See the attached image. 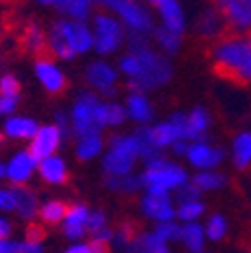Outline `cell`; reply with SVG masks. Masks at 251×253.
I'll use <instances>...</instances> for the list:
<instances>
[{"label": "cell", "instance_id": "6da1fadb", "mask_svg": "<svg viewBox=\"0 0 251 253\" xmlns=\"http://www.w3.org/2000/svg\"><path fill=\"white\" fill-rule=\"evenodd\" d=\"M209 56L219 77L251 84V33H225L211 42Z\"/></svg>", "mask_w": 251, "mask_h": 253}, {"label": "cell", "instance_id": "7a4b0ae2", "mask_svg": "<svg viewBox=\"0 0 251 253\" xmlns=\"http://www.w3.org/2000/svg\"><path fill=\"white\" fill-rule=\"evenodd\" d=\"M131 50H135L141 58V67L139 73L135 77H131L129 86L135 90H153V88H159L163 84H167L173 79V67L167 56L159 54L149 48V44L145 42L143 35H135L131 39Z\"/></svg>", "mask_w": 251, "mask_h": 253}, {"label": "cell", "instance_id": "3957f363", "mask_svg": "<svg viewBox=\"0 0 251 253\" xmlns=\"http://www.w3.org/2000/svg\"><path fill=\"white\" fill-rule=\"evenodd\" d=\"M145 179V187L147 185H159L165 187L169 191H177L181 185H185L189 181V173H187L185 167H181L179 163L167 161L165 157H153V159L147 161V169L143 173Z\"/></svg>", "mask_w": 251, "mask_h": 253}, {"label": "cell", "instance_id": "277c9868", "mask_svg": "<svg viewBox=\"0 0 251 253\" xmlns=\"http://www.w3.org/2000/svg\"><path fill=\"white\" fill-rule=\"evenodd\" d=\"M137 157H139V147H137L135 137H113L111 153L105 157L103 167L109 177L129 175Z\"/></svg>", "mask_w": 251, "mask_h": 253}, {"label": "cell", "instance_id": "5b68a950", "mask_svg": "<svg viewBox=\"0 0 251 253\" xmlns=\"http://www.w3.org/2000/svg\"><path fill=\"white\" fill-rule=\"evenodd\" d=\"M183 159L197 171H201V169H217L227 159V151L221 145H217V143L209 141L207 137H203V139L189 141V147H187Z\"/></svg>", "mask_w": 251, "mask_h": 253}, {"label": "cell", "instance_id": "8992f818", "mask_svg": "<svg viewBox=\"0 0 251 253\" xmlns=\"http://www.w3.org/2000/svg\"><path fill=\"white\" fill-rule=\"evenodd\" d=\"M101 4L117 10L135 35L145 37L147 33H151V30L155 28L153 26V16L149 14V10L139 2V0H101Z\"/></svg>", "mask_w": 251, "mask_h": 253}, {"label": "cell", "instance_id": "52a82bcc", "mask_svg": "<svg viewBox=\"0 0 251 253\" xmlns=\"http://www.w3.org/2000/svg\"><path fill=\"white\" fill-rule=\"evenodd\" d=\"M143 213L153 221H169L177 217V205L169 189L159 185H147V195L141 201Z\"/></svg>", "mask_w": 251, "mask_h": 253}, {"label": "cell", "instance_id": "ba28073f", "mask_svg": "<svg viewBox=\"0 0 251 253\" xmlns=\"http://www.w3.org/2000/svg\"><path fill=\"white\" fill-rule=\"evenodd\" d=\"M229 33H251V0H215Z\"/></svg>", "mask_w": 251, "mask_h": 253}, {"label": "cell", "instance_id": "9c48e42d", "mask_svg": "<svg viewBox=\"0 0 251 253\" xmlns=\"http://www.w3.org/2000/svg\"><path fill=\"white\" fill-rule=\"evenodd\" d=\"M97 107H99L97 99L88 92L83 94L77 101L75 111H73V123H75V129L81 137L88 135V133H97L101 129L99 119H97Z\"/></svg>", "mask_w": 251, "mask_h": 253}, {"label": "cell", "instance_id": "30bf717a", "mask_svg": "<svg viewBox=\"0 0 251 253\" xmlns=\"http://www.w3.org/2000/svg\"><path fill=\"white\" fill-rule=\"evenodd\" d=\"M95 28H97V39L92 41L95 48L103 54L113 52L123 39V30H121L119 22L107 14H99L95 18Z\"/></svg>", "mask_w": 251, "mask_h": 253}, {"label": "cell", "instance_id": "8fae6325", "mask_svg": "<svg viewBox=\"0 0 251 253\" xmlns=\"http://www.w3.org/2000/svg\"><path fill=\"white\" fill-rule=\"evenodd\" d=\"M195 33H197L199 39H203L207 42H213L219 37H223L225 33H229V30H227L223 14L219 12L217 6H213V8H205L197 16V20H195Z\"/></svg>", "mask_w": 251, "mask_h": 253}, {"label": "cell", "instance_id": "7c38bea8", "mask_svg": "<svg viewBox=\"0 0 251 253\" xmlns=\"http://www.w3.org/2000/svg\"><path fill=\"white\" fill-rule=\"evenodd\" d=\"M227 157L235 171L239 173L251 171V129H243L233 135Z\"/></svg>", "mask_w": 251, "mask_h": 253}, {"label": "cell", "instance_id": "4fadbf2b", "mask_svg": "<svg viewBox=\"0 0 251 253\" xmlns=\"http://www.w3.org/2000/svg\"><path fill=\"white\" fill-rule=\"evenodd\" d=\"M58 143H60V126L46 125V126H41V129L35 133L33 145H30L28 153L33 155L37 161H41L56 151Z\"/></svg>", "mask_w": 251, "mask_h": 253}, {"label": "cell", "instance_id": "5bb4252c", "mask_svg": "<svg viewBox=\"0 0 251 253\" xmlns=\"http://www.w3.org/2000/svg\"><path fill=\"white\" fill-rule=\"evenodd\" d=\"M147 2L157 8L163 26L175 30L179 35L185 33L187 20H185V12H183V6H181L179 0H147Z\"/></svg>", "mask_w": 251, "mask_h": 253}, {"label": "cell", "instance_id": "9a60e30c", "mask_svg": "<svg viewBox=\"0 0 251 253\" xmlns=\"http://www.w3.org/2000/svg\"><path fill=\"white\" fill-rule=\"evenodd\" d=\"M54 28L75 52H86L92 46V37L81 22H56Z\"/></svg>", "mask_w": 251, "mask_h": 253}, {"label": "cell", "instance_id": "2e32d148", "mask_svg": "<svg viewBox=\"0 0 251 253\" xmlns=\"http://www.w3.org/2000/svg\"><path fill=\"white\" fill-rule=\"evenodd\" d=\"M193 185L199 189L201 193H215V191H221V189L227 187L229 177L225 173L217 169H201L191 177Z\"/></svg>", "mask_w": 251, "mask_h": 253}, {"label": "cell", "instance_id": "e0dca14e", "mask_svg": "<svg viewBox=\"0 0 251 253\" xmlns=\"http://www.w3.org/2000/svg\"><path fill=\"white\" fill-rule=\"evenodd\" d=\"M179 243H183V247L191 253H199L207 247V235L205 229L199 221H187L181 223V237Z\"/></svg>", "mask_w": 251, "mask_h": 253}, {"label": "cell", "instance_id": "ac0fdd59", "mask_svg": "<svg viewBox=\"0 0 251 253\" xmlns=\"http://www.w3.org/2000/svg\"><path fill=\"white\" fill-rule=\"evenodd\" d=\"M37 75L48 92H60L65 88V75L54 67L52 58H37Z\"/></svg>", "mask_w": 251, "mask_h": 253}, {"label": "cell", "instance_id": "d6986e66", "mask_svg": "<svg viewBox=\"0 0 251 253\" xmlns=\"http://www.w3.org/2000/svg\"><path fill=\"white\" fill-rule=\"evenodd\" d=\"M35 165H37V159L28 151L26 153H18L16 157H12V161L8 163L6 175H8V179L12 183L22 185V183H26L30 179V175H33V171H35Z\"/></svg>", "mask_w": 251, "mask_h": 253}, {"label": "cell", "instance_id": "ffe728a7", "mask_svg": "<svg viewBox=\"0 0 251 253\" xmlns=\"http://www.w3.org/2000/svg\"><path fill=\"white\" fill-rule=\"evenodd\" d=\"M86 79L92 86H97L103 92H111L117 83V73L107 65V62H92L86 71Z\"/></svg>", "mask_w": 251, "mask_h": 253}, {"label": "cell", "instance_id": "44dd1931", "mask_svg": "<svg viewBox=\"0 0 251 253\" xmlns=\"http://www.w3.org/2000/svg\"><path fill=\"white\" fill-rule=\"evenodd\" d=\"M187 121H189V126H191V135H193V141L195 139H203L209 135V129H211V113L205 109V107H195L193 111L187 113Z\"/></svg>", "mask_w": 251, "mask_h": 253}, {"label": "cell", "instance_id": "7402d4cb", "mask_svg": "<svg viewBox=\"0 0 251 253\" xmlns=\"http://www.w3.org/2000/svg\"><path fill=\"white\" fill-rule=\"evenodd\" d=\"M203 229H205V235H207V241L211 243H221L227 235H229V221L225 215L221 213H213L207 217V221L203 223Z\"/></svg>", "mask_w": 251, "mask_h": 253}, {"label": "cell", "instance_id": "603a6c76", "mask_svg": "<svg viewBox=\"0 0 251 253\" xmlns=\"http://www.w3.org/2000/svg\"><path fill=\"white\" fill-rule=\"evenodd\" d=\"M39 171H41V175L46 183H65L67 181V167L58 157L48 155V157H44V159H41Z\"/></svg>", "mask_w": 251, "mask_h": 253}, {"label": "cell", "instance_id": "cb8c5ba5", "mask_svg": "<svg viewBox=\"0 0 251 253\" xmlns=\"http://www.w3.org/2000/svg\"><path fill=\"white\" fill-rule=\"evenodd\" d=\"M127 109H129V117L133 121H139V123H149L153 119V107L149 103V99L141 90H135L131 97H129V103H127Z\"/></svg>", "mask_w": 251, "mask_h": 253}, {"label": "cell", "instance_id": "d4e9b609", "mask_svg": "<svg viewBox=\"0 0 251 253\" xmlns=\"http://www.w3.org/2000/svg\"><path fill=\"white\" fill-rule=\"evenodd\" d=\"M153 33H155V41L157 44H159L163 48L165 54H175L181 50V42H183V35L175 33V30L167 28V26H157L153 28Z\"/></svg>", "mask_w": 251, "mask_h": 253}, {"label": "cell", "instance_id": "484cf974", "mask_svg": "<svg viewBox=\"0 0 251 253\" xmlns=\"http://www.w3.org/2000/svg\"><path fill=\"white\" fill-rule=\"evenodd\" d=\"M205 209L207 207L201 201V197L177 201V219L181 221V223H187V221H199L205 215Z\"/></svg>", "mask_w": 251, "mask_h": 253}, {"label": "cell", "instance_id": "4316f807", "mask_svg": "<svg viewBox=\"0 0 251 253\" xmlns=\"http://www.w3.org/2000/svg\"><path fill=\"white\" fill-rule=\"evenodd\" d=\"M131 247L139 249V251H151V253H165V251H169V243L155 229L151 233H139L135 237V241L131 243Z\"/></svg>", "mask_w": 251, "mask_h": 253}, {"label": "cell", "instance_id": "83f0119b", "mask_svg": "<svg viewBox=\"0 0 251 253\" xmlns=\"http://www.w3.org/2000/svg\"><path fill=\"white\" fill-rule=\"evenodd\" d=\"M4 131H6V135L12 137V139H33L35 133L39 131V126H37L35 121L16 117V119H8V121H6Z\"/></svg>", "mask_w": 251, "mask_h": 253}, {"label": "cell", "instance_id": "f1b7e54d", "mask_svg": "<svg viewBox=\"0 0 251 253\" xmlns=\"http://www.w3.org/2000/svg\"><path fill=\"white\" fill-rule=\"evenodd\" d=\"M133 137H135L137 147H139V157H143L145 161H149V159H153V157H159L161 155V149L157 147L151 129H145V126H143V129H137V133Z\"/></svg>", "mask_w": 251, "mask_h": 253}, {"label": "cell", "instance_id": "f546056e", "mask_svg": "<svg viewBox=\"0 0 251 253\" xmlns=\"http://www.w3.org/2000/svg\"><path fill=\"white\" fill-rule=\"evenodd\" d=\"M151 133H153V139H155V143H157V147H159V149H167V147H171L179 139L177 126L171 121L155 125L153 129H151Z\"/></svg>", "mask_w": 251, "mask_h": 253}, {"label": "cell", "instance_id": "4dcf8cb0", "mask_svg": "<svg viewBox=\"0 0 251 253\" xmlns=\"http://www.w3.org/2000/svg\"><path fill=\"white\" fill-rule=\"evenodd\" d=\"M101 147H103V139L97 133L83 135V139L77 147V157L81 161H88V159H92V157H97L101 153Z\"/></svg>", "mask_w": 251, "mask_h": 253}, {"label": "cell", "instance_id": "1f68e13d", "mask_svg": "<svg viewBox=\"0 0 251 253\" xmlns=\"http://www.w3.org/2000/svg\"><path fill=\"white\" fill-rule=\"evenodd\" d=\"M14 195H16V209H18L20 217L22 219H33L37 215V199H35V195L24 187H16Z\"/></svg>", "mask_w": 251, "mask_h": 253}, {"label": "cell", "instance_id": "d6a6232c", "mask_svg": "<svg viewBox=\"0 0 251 253\" xmlns=\"http://www.w3.org/2000/svg\"><path fill=\"white\" fill-rule=\"evenodd\" d=\"M67 205L62 203V201H50V203H46L42 209H41V217H42V221L44 223H58V221H62L65 219V215H67Z\"/></svg>", "mask_w": 251, "mask_h": 253}, {"label": "cell", "instance_id": "836d02e7", "mask_svg": "<svg viewBox=\"0 0 251 253\" xmlns=\"http://www.w3.org/2000/svg\"><path fill=\"white\" fill-rule=\"evenodd\" d=\"M155 231L159 233L167 243H173V241H179V237H181V223H177L175 219H169V221H157Z\"/></svg>", "mask_w": 251, "mask_h": 253}, {"label": "cell", "instance_id": "e575fe53", "mask_svg": "<svg viewBox=\"0 0 251 253\" xmlns=\"http://www.w3.org/2000/svg\"><path fill=\"white\" fill-rule=\"evenodd\" d=\"M92 2H95V0H69V4H67L65 10H67L71 16H75L77 20H83V18L88 14Z\"/></svg>", "mask_w": 251, "mask_h": 253}, {"label": "cell", "instance_id": "d590c367", "mask_svg": "<svg viewBox=\"0 0 251 253\" xmlns=\"http://www.w3.org/2000/svg\"><path fill=\"white\" fill-rule=\"evenodd\" d=\"M86 219H88V211H86L84 205H75V207H69V209H67V215H65L67 223H81V225H86Z\"/></svg>", "mask_w": 251, "mask_h": 253}, {"label": "cell", "instance_id": "8d00e7d4", "mask_svg": "<svg viewBox=\"0 0 251 253\" xmlns=\"http://www.w3.org/2000/svg\"><path fill=\"white\" fill-rule=\"evenodd\" d=\"M18 92H20V84L14 77L6 75L0 79V94H4V97H18Z\"/></svg>", "mask_w": 251, "mask_h": 253}, {"label": "cell", "instance_id": "74e56055", "mask_svg": "<svg viewBox=\"0 0 251 253\" xmlns=\"http://www.w3.org/2000/svg\"><path fill=\"white\" fill-rule=\"evenodd\" d=\"M105 109H107V125H121L125 117H127V113L119 105H105Z\"/></svg>", "mask_w": 251, "mask_h": 253}, {"label": "cell", "instance_id": "f35d334b", "mask_svg": "<svg viewBox=\"0 0 251 253\" xmlns=\"http://www.w3.org/2000/svg\"><path fill=\"white\" fill-rule=\"evenodd\" d=\"M0 209H2V211L16 209V195H14V191H8V189H0Z\"/></svg>", "mask_w": 251, "mask_h": 253}, {"label": "cell", "instance_id": "ab89813d", "mask_svg": "<svg viewBox=\"0 0 251 253\" xmlns=\"http://www.w3.org/2000/svg\"><path fill=\"white\" fill-rule=\"evenodd\" d=\"M44 237H46V233H44L42 225H37V223H33L26 231V241H30V243H41V241H44Z\"/></svg>", "mask_w": 251, "mask_h": 253}, {"label": "cell", "instance_id": "60d3db41", "mask_svg": "<svg viewBox=\"0 0 251 253\" xmlns=\"http://www.w3.org/2000/svg\"><path fill=\"white\" fill-rule=\"evenodd\" d=\"M86 227H88L90 233H92V231H97V229H101V227H105V215H103V213L88 215V219H86Z\"/></svg>", "mask_w": 251, "mask_h": 253}, {"label": "cell", "instance_id": "b9f144b4", "mask_svg": "<svg viewBox=\"0 0 251 253\" xmlns=\"http://www.w3.org/2000/svg\"><path fill=\"white\" fill-rule=\"evenodd\" d=\"M65 233L69 239H81L83 233H84V225L81 223H67L65 221Z\"/></svg>", "mask_w": 251, "mask_h": 253}, {"label": "cell", "instance_id": "7bdbcfd3", "mask_svg": "<svg viewBox=\"0 0 251 253\" xmlns=\"http://www.w3.org/2000/svg\"><path fill=\"white\" fill-rule=\"evenodd\" d=\"M16 109V99L14 97H0V115H6V113H12Z\"/></svg>", "mask_w": 251, "mask_h": 253}, {"label": "cell", "instance_id": "ee69618b", "mask_svg": "<svg viewBox=\"0 0 251 253\" xmlns=\"http://www.w3.org/2000/svg\"><path fill=\"white\" fill-rule=\"evenodd\" d=\"M10 251H20V243L0 239V253H10Z\"/></svg>", "mask_w": 251, "mask_h": 253}, {"label": "cell", "instance_id": "f6af8a7d", "mask_svg": "<svg viewBox=\"0 0 251 253\" xmlns=\"http://www.w3.org/2000/svg\"><path fill=\"white\" fill-rule=\"evenodd\" d=\"M8 235H10V225H8V221L0 219V239H6Z\"/></svg>", "mask_w": 251, "mask_h": 253}, {"label": "cell", "instance_id": "bcb514c9", "mask_svg": "<svg viewBox=\"0 0 251 253\" xmlns=\"http://www.w3.org/2000/svg\"><path fill=\"white\" fill-rule=\"evenodd\" d=\"M41 4H56V6H60L62 10L67 8V4H69V0H39Z\"/></svg>", "mask_w": 251, "mask_h": 253}, {"label": "cell", "instance_id": "7dc6e473", "mask_svg": "<svg viewBox=\"0 0 251 253\" xmlns=\"http://www.w3.org/2000/svg\"><path fill=\"white\" fill-rule=\"evenodd\" d=\"M86 251H90L88 243L86 245H73V247H69V253H86Z\"/></svg>", "mask_w": 251, "mask_h": 253}, {"label": "cell", "instance_id": "c3c4849f", "mask_svg": "<svg viewBox=\"0 0 251 253\" xmlns=\"http://www.w3.org/2000/svg\"><path fill=\"white\" fill-rule=\"evenodd\" d=\"M4 175V167H2V163H0V177Z\"/></svg>", "mask_w": 251, "mask_h": 253}, {"label": "cell", "instance_id": "681fc988", "mask_svg": "<svg viewBox=\"0 0 251 253\" xmlns=\"http://www.w3.org/2000/svg\"><path fill=\"white\" fill-rule=\"evenodd\" d=\"M2 141H4V137H2V135H0V145H2Z\"/></svg>", "mask_w": 251, "mask_h": 253}]
</instances>
